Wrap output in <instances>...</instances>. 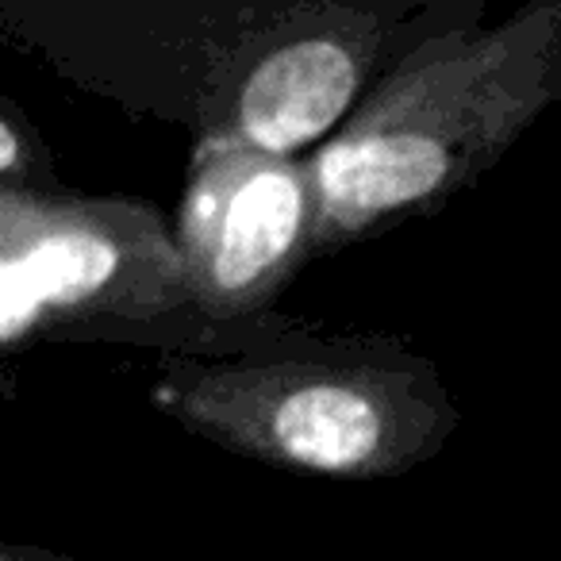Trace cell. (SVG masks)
Returning <instances> with one entry per match:
<instances>
[{
    "instance_id": "obj_1",
    "label": "cell",
    "mask_w": 561,
    "mask_h": 561,
    "mask_svg": "<svg viewBox=\"0 0 561 561\" xmlns=\"http://www.w3.org/2000/svg\"><path fill=\"white\" fill-rule=\"evenodd\" d=\"M150 400L219 450L323 481L404 477L461 423L435 362L389 339L173 354Z\"/></svg>"
},
{
    "instance_id": "obj_2",
    "label": "cell",
    "mask_w": 561,
    "mask_h": 561,
    "mask_svg": "<svg viewBox=\"0 0 561 561\" xmlns=\"http://www.w3.org/2000/svg\"><path fill=\"white\" fill-rule=\"evenodd\" d=\"M553 16L535 12L496 35L435 43L392 73L305 162L312 254L435 216L496 165L553 96Z\"/></svg>"
},
{
    "instance_id": "obj_3",
    "label": "cell",
    "mask_w": 561,
    "mask_h": 561,
    "mask_svg": "<svg viewBox=\"0 0 561 561\" xmlns=\"http://www.w3.org/2000/svg\"><path fill=\"white\" fill-rule=\"evenodd\" d=\"M193 323L170 224L124 196L0 181V351Z\"/></svg>"
},
{
    "instance_id": "obj_4",
    "label": "cell",
    "mask_w": 561,
    "mask_h": 561,
    "mask_svg": "<svg viewBox=\"0 0 561 561\" xmlns=\"http://www.w3.org/2000/svg\"><path fill=\"white\" fill-rule=\"evenodd\" d=\"M316 201L305 162L239 135H211L193 154L170 239L196 320L242 323L273 305L312 262Z\"/></svg>"
},
{
    "instance_id": "obj_5",
    "label": "cell",
    "mask_w": 561,
    "mask_h": 561,
    "mask_svg": "<svg viewBox=\"0 0 561 561\" xmlns=\"http://www.w3.org/2000/svg\"><path fill=\"white\" fill-rule=\"evenodd\" d=\"M358 89V62L331 39H300L247 78L234 131L270 154H293L339 124Z\"/></svg>"
},
{
    "instance_id": "obj_6",
    "label": "cell",
    "mask_w": 561,
    "mask_h": 561,
    "mask_svg": "<svg viewBox=\"0 0 561 561\" xmlns=\"http://www.w3.org/2000/svg\"><path fill=\"white\" fill-rule=\"evenodd\" d=\"M32 173H35V154H32V147H27L24 131L0 116V181L27 185Z\"/></svg>"
},
{
    "instance_id": "obj_7",
    "label": "cell",
    "mask_w": 561,
    "mask_h": 561,
    "mask_svg": "<svg viewBox=\"0 0 561 561\" xmlns=\"http://www.w3.org/2000/svg\"><path fill=\"white\" fill-rule=\"evenodd\" d=\"M0 561H78V558H66V553H55V550H35V546L0 542Z\"/></svg>"
}]
</instances>
